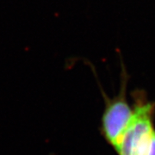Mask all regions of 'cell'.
Masks as SVG:
<instances>
[{"mask_svg": "<svg viewBox=\"0 0 155 155\" xmlns=\"http://www.w3.org/2000/svg\"><path fill=\"white\" fill-rule=\"evenodd\" d=\"M132 96L133 118L116 152L118 155H147L155 129V102L148 100L142 90H135Z\"/></svg>", "mask_w": 155, "mask_h": 155, "instance_id": "1", "label": "cell"}, {"mask_svg": "<svg viewBox=\"0 0 155 155\" xmlns=\"http://www.w3.org/2000/svg\"><path fill=\"white\" fill-rule=\"evenodd\" d=\"M122 84L119 94L110 98L102 91L105 107L101 119V132L105 140L116 150L134 116V109L127 100L128 74L122 62Z\"/></svg>", "mask_w": 155, "mask_h": 155, "instance_id": "2", "label": "cell"}, {"mask_svg": "<svg viewBox=\"0 0 155 155\" xmlns=\"http://www.w3.org/2000/svg\"><path fill=\"white\" fill-rule=\"evenodd\" d=\"M147 155H155V129L153 130L152 137H151V141H150L149 149H148Z\"/></svg>", "mask_w": 155, "mask_h": 155, "instance_id": "3", "label": "cell"}]
</instances>
